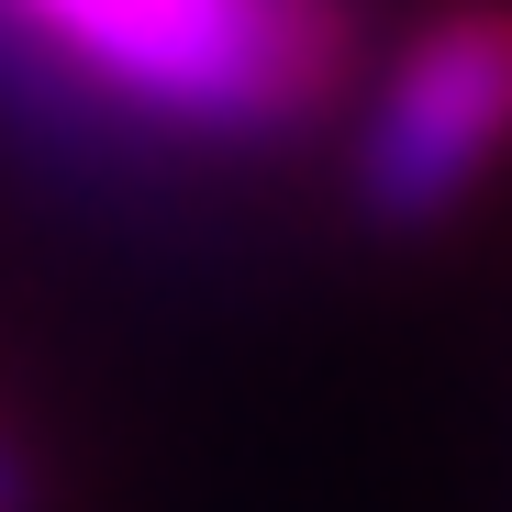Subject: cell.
Here are the masks:
<instances>
[{
  "mask_svg": "<svg viewBox=\"0 0 512 512\" xmlns=\"http://www.w3.org/2000/svg\"><path fill=\"white\" fill-rule=\"evenodd\" d=\"M0 512H34V468H23L12 435H0Z\"/></svg>",
  "mask_w": 512,
  "mask_h": 512,
  "instance_id": "obj_3",
  "label": "cell"
},
{
  "mask_svg": "<svg viewBox=\"0 0 512 512\" xmlns=\"http://www.w3.org/2000/svg\"><path fill=\"white\" fill-rule=\"evenodd\" d=\"M0 23L101 101L223 145L301 134L346 90L334 0H0Z\"/></svg>",
  "mask_w": 512,
  "mask_h": 512,
  "instance_id": "obj_1",
  "label": "cell"
},
{
  "mask_svg": "<svg viewBox=\"0 0 512 512\" xmlns=\"http://www.w3.org/2000/svg\"><path fill=\"white\" fill-rule=\"evenodd\" d=\"M501 156H512V0H457L379 67L368 123L346 145V201L379 234H435Z\"/></svg>",
  "mask_w": 512,
  "mask_h": 512,
  "instance_id": "obj_2",
  "label": "cell"
}]
</instances>
